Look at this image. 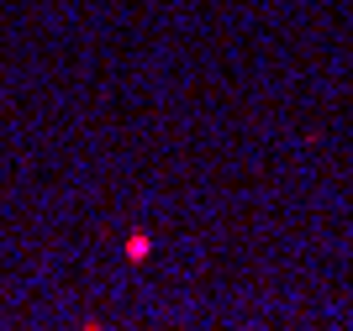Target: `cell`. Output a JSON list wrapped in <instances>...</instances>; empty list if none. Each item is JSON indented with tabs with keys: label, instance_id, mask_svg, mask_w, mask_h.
<instances>
[{
	"label": "cell",
	"instance_id": "cell-1",
	"mask_svg": "<svg viewBox=\"0 0 353 331\" xmlns=\"http://www.w3.org/2000/svg\"><path fill=\"white\" fill-rule=\"evenodd\" d=\"M148 253H153V237H148V231H132V237H127V263H143Z\"/></svg>",
	"mask_w": 353,
	"mask_h": 331
}]
</instances>
